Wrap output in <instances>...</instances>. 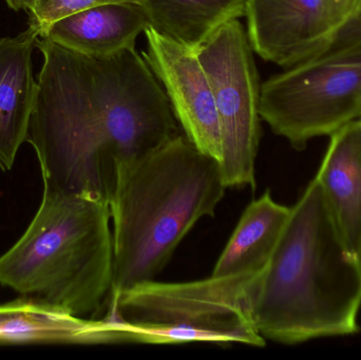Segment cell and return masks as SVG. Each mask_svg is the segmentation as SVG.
Returning <instances> with one entry per match:
<instances>
[{"label":"cell","instance_id":"1","mask_svg":"<svg viewBox=\"0 0 361 360\" xmlns=\"http://www.w3.org/2000/svg\"><path fill=\"white\" fill-rule=\"evenodd\" d=\"M360 259L348 249L317 180L294 206L255 287L252 321L265 340L298 345L360 332Z\"/></svg>","mask_w":361,"mask_h":360},{"label":"cell","instance_id":"2","mask_svg":"<svg viewBox=\"0 0 361 360\" xmlns=\"http://www.w3.org/2000/svg\"><path fill=\"white\" fill-rule=\"evenodd\" d=\"M226 188L220 163L180 133L116 163L108 198L114 239L109 298L156 280L191 228L214 217Z\"/></svg>","mask_w":361,"mask_h":360},{"label":"cell","instance_id":"3","mask_svg":"<svg viewBox=\"0 0 361 360\" xmlns=\"http://www.w3.org/2000/svg\"><path fill=\"white\" fill-rule=\"evenodd\" d=\"M112 281L108 201L44 187L29 228L0 257V285L84 318L108 302Z\"/></svg>","mask_w":361,"mask_h":360},{"label":"cell","instance_id":"4","mask_svg":"<svg viewBox=\"0 0 361 360\" xmlns=\"http://www.w3.org/2000/svg\"><path fill=\"white\" fill-rule=\"evenodd\" d=\"M27 142L37 154L44 187L108 201L116 158L93 91L88 57L48 37Z\"/></svg>","mask_w":361,"mask_h":360},{"label":"cell","instance_id":"5","mask_svg":"<svg viewBox=\"0 0 361 360\" xmlns=\"http://www.w3.org/2000/svg\"><path fill=\"white\" fill-rule=\"evenodd\" d=\"M261 120L297 150L360 118L361 40L336 44L261 84Z\"/></svg>","mask_w":361,"mask_h":360},{"label":"cell","instance_id":"6","mask_svg":"<svg viewBox=\"0 0 361 360\" xmlns=\"http://www.w3.org/2000/svg\"><path fill=\"white\" fill-rule=\"evenodd\" d=\"M197 54L218 112L225 185L254 190L261 137V82L254 51L240 19L223 25Z\"/></svg>","mask_w":361,"mask_h":360},{"label":"cell","instance_id":"7","mask_svg":"<svg viewBox=\"0 0 361 360\" xmlns=\"http://www.w3.org/2000/svg\"><path fill=\"white\" fill-rule=\"evenodd\" d=\"M262 271L190 283L149 281L109 298L108 309L126 321L191 325L264 347L252 321V295Z\"/></svg>","mask_w":361,"mask_h":360},{"label":"cell","instance_id":"8","mask_svg":"<svg viewBox=\"0 0 361 360\" xmlns=\"http://www.w3.org/2000/svg\"><path fill=\"white\" fill-rule=\"evenodd\" d=\"M87 57L116 163L146 154L179 133L162 85L135 48Z\"/></svg>","mask_w":361,"mask_h":360},{"label":"cell","instance_id":"9","mask_svg":"<svg viewBox=\"0 0 361 360\" xmlns=\"http://www.w3.org/2000/svg\"><path fill=\"white\" fill-rule=\"evenodd\" d=\"M244 17L252 51L282 68L332 48L349 23L337 0H246Z\"/></svg>","mask_w":361,"mask_h":360},{"label":"cell","instance_id":"10","mask_svg":"<svg viewBox=\"0 0 361 360\" xmlns=\"http://www.w3.org/2000/svg\"><path fill=\"white\" fill-rule=\"evenodd\" d=\"M143 56L162 85L185 137L221 162L222 139L214 93L199 57L190 49L146 27Z\"/></svg>","mask_w":361,"mask_h":360},{"label":"cell","instance_id":"11","mask_svg":"<svg viewBox=\"0 0 361 360\" xmlns=\"http://www.w3.org/2000/svg\"><path fill=\"white\" fill-rule=\"evenodd\" d=\"M39 31L29 25L12 37H0V168L8 171L27 141L35 105L37 80L33 51Z\"/></svg>","mask_w":361,"mask_h":360},{"label":"cell","instance_id":"12","mask_svg":"<svg viewBox=\"0 0 361 360\" xmlns=\"http://www.w3.org/2000/svg\"><path fill=\"white\" fill-rule=\"evenodd\" d=\"M149 25L141 4H101L54 21L39 36L90 57H105L135 48Z\"/></svg>","mask_w":361,"mask_h":360},{"label":"cell","instance_id":"13","mask_svg":"<svg viewBox=\"0 0 361 360\" xmlns=\"http://www.w3.org/2000/svg\"><path fill=\"white\" fill-rule=\"evenodd\" d=\"M315 179L349 251L361 252V122L353 120L331 135Z\"/></svg>","mask_w":361,"mask_h":360},{"label":"cell","instance_id":"14","mask_svg":"<svg viewBox=\"0 0 361 360\" xmlns=\"http://www.w3.org/2000/svg\"><path fill=\"white\" fill-rule=\"evenodd\" d=\"M290 207L276 202L267 190L242 213L212 276L260 272L267 266L290 217Z\"/></svg>","mask_w":361,"mask_h":360},{"label":"cell","instance_id":"15","mask_svg":"<svg viewBox=\"0 0 361 360\" xmlns=\"http://www.w3.org/2000/svg\"><path fill=\"white\" fill-rule=\"evenodd\" d=\"M91 323L92 319L25 296L0 306V344L93 345Z\"/></svg>","mask_w":361,"mask_h":360},{"label":"cell","instance_id":"16","mask_svg":"<svg viewBox=\"0 0 361 360\" xmlns=\"http://www.w3.org/2000/svg\"><path fill=\"white\" fill-rule=\"evenodd\" d=\"M150 27L197 53L223 25L245 15L246 0H141Z\"/></svg>","mask_w":361,"mask_h":360},{"label":"cell","instance_id":"17","mask_svg":"<svg viewBox=\"0 0 361 360\" xmlns=\"http://www.w3.org/2000/svg\"><path fill=\"white\" fill-rule=\"evenodd\" d=\"M91 331L94 345L239 344L235 336L222 332L178 323L126 321L111 309H108L107 315L101 321L92 319Z\"/></svg>","mask_w":361,"mask_h":360},{"label":"cell","instance_id":"18","mask_svg":"<svg viewBox=\"0 0 361 360\" xmlns=\"http://www.w3.org/2000/svg\"><path fill=\"white\" fill-rule=\"evenodd\" d=\"M118 2L140 4L141 0H36L35 4L29 12L30 25L37 29L40 35L54 21L68 15L92 6Z\"/></svg>","mask_w":361,"mask_h":360},{"label":"cell","instance_id":"19","mask_svg":"<svg viewBox=\"0 0 361 360\" xmlns=\"http://www.w3.org/2000/svg\"><path fill=\"white\" fill-rule=\"evenodd\" d=\"M361 40V11L360 14L352 19L337 38L336 44H345V42H360Z\"/></svg>","mask_w":361,"mask_h":360},{"label":"cell","instance_id":"20","mask_svg":"<svg viewBox=\"0 0 361 360\" xmlns=\"http://www.w3.org/2000/svg\"><path fill=\"white\" fill-rule=\"evenodd\" d=\"M349 18V23L355 18L361 11V0H337ZM347 23V25H348Z\"/></svg>","mask_w":361,"mask_h":360},{"label":"cell","instance_id":"21","mask_svg":"<svg viewBox=\"0 0 361 360\" xmlns=\"http://www.w3.org/2000/svg\"><path fill=\"white\" fill-rule=\"evenodd\" d=\"M35 1L36 0H6V4L12 10L16 11V12L23 10L27 13L32 10Z\"/></svg>","mask_w":361,"mask_h":360},{"label":"cell","instance_id":"22","mask_svg":"<svg viewBox=\"0 0 361 360\" xmlns=\"http://www.w3.org/2000/svg\"><path fill=\"white\" fill-rule=\"evenodd\" d=\"M358 259H360V266H361V252H360V257H358Z\"/></svg>","mask_w":361,"mask_h":360},{"label":"cell","instance_id":"23","mask_svg":"<svg viewBox=\"0 0 361 360\" xmlns=\"http://www.w3.org/2000/svg\"><path fill=\"white\" fill-rule=\"evenodd\" d=\"M358 120H360V122H361V112H360V118H358Z\"/></svg>","mask_w":361,"mask_h":360}]
</instances>
